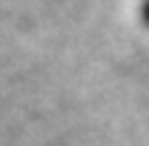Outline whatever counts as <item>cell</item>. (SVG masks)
<instances>
[{"mask_svg":"<svg viewBox=\"0 0 149 146\" xmlns=\"http://www.w3.org/2000/svg\"><path fill=\"white\" fill-rule=\"evenodd\" d=\"M141 17H143V23L149 26V0L143 3V9H141Z\"/></svg>","mask_w":149,"mask_h":146,"instance_id":"obj_1","label":"cell"}]
</instances>
